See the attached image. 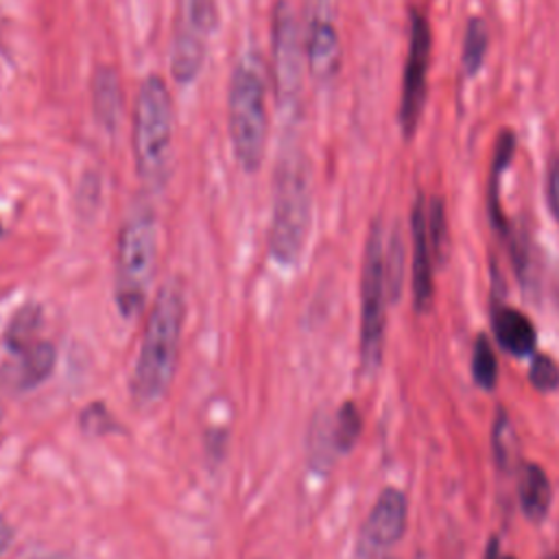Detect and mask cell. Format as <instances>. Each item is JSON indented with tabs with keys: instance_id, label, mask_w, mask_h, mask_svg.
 <instances>
[{
	"instance_id": "cell-1",
	"label": "cell",
	"mask_w": 559,
	"mask_h": 559,
	"mask_svg": "<svg viewBox=\"0 0 559 559\" xmlns=\"http://www.w3.org/2000/svg\"><path fill=\"white\" fill-rule=\"evenodd\" d=\"M183 312L179 286L173 282L164 284L153 299L131 380L133 397L144 406L159 402L170 389L177 367Z\"/></svg>"
},
{
	"instance_id": "cell-2",
	"label": "cell",
	"mask_w": 559,
	"mask_h": 559,
	"mask_svg": "<svg viewBox=\"0 0 559 559\" xmlns=\"http://www.w3.org/2000/svg\"><path fill=\"white\" fill-rule=\"evenodd\" d=\"M312 188L308 162L297 151L280 157L273 179V214L269 251L280 264H295L308 238Z\"/></svg>"
},
{
	"instance_id": "cell-3",
	"label": "cell",
	"mask_w": 559,
	"mask_h": 559,
	"mask_svg": "<svg viewBox=\"0 0 559 559\" xmlns=\"http://www.w3.org/2000/svg\"><path fill=\"white\" fill-rule=\"evenodd\" d=\"M227 120L236 162L247 173L258 170L264 157L269 118L262 70L253 57L240 61L231 74Z\"/></svg>"
},
{
	"instance_id": "cell-4",
	"label": "cell",
	"mask_w": 559,
	"mask_h": 559,
	"mask_svg": "<svg viewBox=\"0 0 559 559\" xmlns=\"http://www.w3.org/2000/svg\"><path fill=\"white\" fill-rule=\"evenodd\" d=\"M173 144L170 94L159 76H146L140 85L133 111V155L146 186L166 181Z\"/></svg>"
},
{
	"instance_id": "cell-5",
	"label": "cell",
	"mask_w": 559,
	"mask_h": 559,
	"mask_svg": "<svg viewBox=\"0 0 559 559\" xmlns=\"http://www.w3.org/2000/svg\"><path fill=\"white\" fill-rule=\"evenodd\" d=\"M157 262V229L148 212L133 214L118 236L116 249V301L124 317L133 319L146 304V293Z\"/></svg>"
},
{
	"instance_id": "cell-6",
	"label": "cell",
	"mask_w": 559,
	"mask_h": 559,
	"mask_svg": "<svg viewBox=\"0 0 559 559\" xmlns=\"http://www.w3.org/2000/svg\"><path fill=\"white\" fill-rule=\"evenodd\" d=\"M384 229L376 221L371 225L360 282V362L367 373L376 371L384 347Z\"/></svg>"
},
{
	"instance_id": "cell-7",
	"label": "cell",
	"mask_w": 559,
	"mask_h": 559,
	"mask_svg": "<svg viewBox=\"0 0 559 559\" xmlns=\"http://www.w3.org/2000/svg\"><path fill=\"white\" fill-rule=\"evenodd\" d=\"M273 63L271 76L280 109H293L299 103L301 76H304V46L299 37V24L293 9L280 0L273 9L271 22Z\"/></svg>"
},
{
	"instance_id": "cell-8",
	"label": "cell",
	"mask_w": 559,
	"mask_h": 559,
	"mask_svg": "<svg viewBox=\"0 0 559 559\" xmlns=\"http://www.w3.org/2000/svg\"><path fill=\"white\" fill-rule=\"evenodd\" d=\"M430 61V26L417 11L411 13V41L404 61L402 96H400V129L406 138H413L426 100V76Z\"/></svg>"
},
{
	"instance_id": "cell-9",
	"label": "cell",
	"mask_w": 559,
	"mask_h": 559,
	"mask_svg": "<svg viewBox=\"0 0 559 559\" xmlns=\"http://www.w3.org/2000/svg\"><path fill=\"white\" fill-rule=\"evenodd\" d=\"M411 231H413V299H415V308L424 312L432 304V264L437 260V253L428 234L426 203L421 197H417L413 207Z\"/></svg>"
},
{
	"instance_id": "cell-10",
	"label": "cell",
	"mask_w": 559,
	"mask_h": 559,
	"mask_svg": "<svg viewBox=\"0 0 559 559\" xmlns=\"http://www.w3.org/2000/svg\"><path fill=\"white\" fill-rule=\"evenodd\" d=\"M306 61L310 74L319 83H328L336 76L338 66H341V41L336 35L334 24L317 15L308 24V35H306Z\"/></svg>"
},
{
	"instance_id": "cell-11",
	"label": "cell",
	"mask_w": 559,
	"mask_h": 559,
	"mask_svg": "<svg viewBox=\"0 0 559 559\" xmlns=\"http://www.w3.org/2000/svg\"><path fill=\"white\" fill-rule=\"evenodd\" d=\"M406 528V498L400 489H384L376 500L367 524L365 535L376 546L395 544Z\"/></svg>"
},
{
	"instance_id": "cell-12",
	"label": "cell",
	"mask_w": 559,
	"mask_h": 559,
	"mask_svg": "<svg viewBox=\"0 0 559 559\" xmlns=\"http://www.w3.org/2000/svg\"><path fill=\"white\" fill-rule=\"evenodd\" d=\"M17 356H20L17 365L9 369L11 371L9 384L15 391H28L41 384L50 376L57 362V349L48 341H35L26 349H22Z\"/></svg>"
},
{
	"instance_id": "cell-13",
	"label": "cell",
	"mask_w": 559,
	"mask_h": 559,
	"mask_svg": "<svg viewBox=\"0 0 559 559\" xmlns=\"http://www.w3.org/2000/svg\"><path fill=\"white\" fill-rule=\"evenodd\" d=\"M493 332L498 343L513 356H528L535 347V328L528 317L515 308L500 306L493 310Z\"/></svg>"
},
{
	"instance_id": "cell-14",
	"label": "cell",
	"mask_w": 559,
	"mask_h": 559,
	"mask_svg": "<svg viewBox=\"0 0 559 559\" xmlns=\"http://www.w3.org/2000/svg\"><path fill=\"white\" fill-rule=\"evenodd\" d=\"M518 493H520V507L528 520L539 522L546 518L552 500V489L546 472L539 465L526 463L522 467Z\"/></svg>"
},
{
	"instance_id": "cell-15",
	"label": "cell",
	"mask_w": 559,
	"mask_h": 559,
	"mask_svg": "<svg viewBox=\"0 0 559 559\" xmlns=\"http://www.w3.org/2000/svg\"><path fill=\"white\" fill-rule=\"evenodd\" d=\"M203 59H205V37L181 26L170 52V72L175 81L179 83L194 81L197 74L201 72Z\"/></svg>"
},
{
	"instance_id": "cell-16",
	"label": "cell",
	"mask_w": 559,
	"mask_h": 559,
	"mask_svg": "<svg viewBox=\"0 0 559 559\" xmlns=\"http://www.w3.org/2000/svg\"><path fill=\"white\" fill-rule=\"evenodd\" d=\"M92 96H94V114H96L98 122L103 127H107L109 131L116 129V122H118V116L122 109L120 81H118L116 70H111L107 66L96 70Z\"/></svg>"
},
{
	"instance_id": "cell-17",
	"label": "cell",
	"mask_w": 559,
	"mask_h": 559,
	"mask_svg": "<svg viewBox=\"0 0 559 559\" xmlns=\"http://www.w3.org/2000/svg\"><path fill=\"white\" fill-rule=\"evenodd\" d=\"M41 306L37 304H24L9 321L4 343L13 354H20L28 345L35 343V334L41 325Z\"/></svg>"
},
{
	"instance_id": "cell-18",
	"label": "cell",
	"mask_w": 559,
	"mask_h": 559,
	"mask_svg": "<svg viewBox=\"0 0 559 559\" xmlns=\"http://www.w3.org/2000/svg\"><path fill=\"white\" fill-rule=\"evenodd\" d=\"M360 428H362V419H360V413H358L356 404L354 402H345L336 411V417H334V421L330 426L334 450L336 452L352 450L356 439H358V435H360Z\"/></svg>"
},
{
	"instance_id": "cell-19",
	"label": "cell",
	"mask_w": 559,
	"mask_h": 559,
	"mask_svg": "<svg viewBox=\"0 0 559 559\" xmlns=\"http://www.w3.org/2000/svg\"><path fill=\"white\" fill-rule=\"evenodd\" d=\"M487 44H489L487 24L480 17H469L465 28V41H463V68L467 74H476L478 68L483 66Z\"/></svg>"
},
{
	"instance_id": "cell-20",
	"label": "cell",
	"mask_w": 559,
	"mask_h": 559,
	"mask_svg": "<svg viewBox=\"0 0 559 559\" xmlns=\"http://www.w3.org/2000/svg\"><path fill=\"white\" fill-rule=\"evenodd\" d=\"M472 373L474 380L480 389H493L496 384V373H498V365L493 358V349L487 341V336H478L474 343V352H472Z\"/></svg>"
},
{
	"instance_id": "cell-21",
	"label": "cell",
	"mask_w": 559,
	"mask_h": 559,
	"mask_svg": "<svg viewBox=\"0 0 559 559\" xmlns=\"http://www.w3.org/2000/svg\"><path fill=\"white\" fill-rule=\"evenodd\" d=\"M216 26V0H186L183 28L207 37Z\"/></svg>"
},
{
	"instance_id": "cell-22",
	"label": "cell",
	"mask_w": 559,
	"mask_h": 559,
	"mask_svg": "<svg viewBox=\"0 0 559 559\" xmlns=\"http://www.w3.org/2000/svg\"><path fill=\"white\" fill-rule=\"evenodd\" d=\"M528 378L537 391H542V393L555 391L559 386V367L555 365V360L550 356L537 354L531 362Z\"/></svg>"
},
{
	"instance_id": "cell-23",
	"label": "cell",
	"mask_w": 559,
	"mask_h": 559,
	"mask_svg": "<svg viewBox=\"0 0 559 559\" xmlns=\"http://www.w3.org/2000/svg\"><path fill=\"white\" fill-rule=\"evenodd\" d=\"M493 450H496V459L500 461V465H509L513 459V432L509 426V419L504 413H500L498 421H496V430H493Z\"/></svg>"
},
{
	"instance_id": "cell-24",
	"label": "cell",
	"mask_w": 559,
	"mask_h": 559,
	"mask_svg": "<svg viewBox=\"0 0 559 559\" xmlns=\"http://www.w3.org/2000/svg\"><path fill=\"white\" fill-rule=\"evenodd\" d=\"M81 426H83V430L100 435V432L114 430V419L109 417V413H107V408L103 404H94V406L83 411Z\"/></svg>"
},
{
	"instance_id": "cell-25",
	"label": "cell",
	"mask_w": 559,
	"mask_h": 559,
	"mask_svg": "<svg viewBox=\"0 0 559 559\" xmlns=\"http://www.w3.org/2000/svg\"><path fill=\"white\" fill-rule=\"evenodd\" d=\"M548 203L559 223V164L552 166L550 177H548Z\"/></svg>"
},
{
	"instance_id": "cell-26",
	"label": "cell",
	"mask_w": 559,
	"mask_h": 559,
	"mask_svg": "<svg viewBox=\"0 0 559 559\" xmlns=\"http://www.w3.org/2000/svg\"><path fill=\"white\" fill-rule=\"evenodd\" d=\"M11 542H13V528L4 518H0V555L9 548Z\"/></svg>"
},
{
	"instance_id": "cell-27",
	"label": "cell",
	"mask_w": 559,
	"mask_h": 559,
	"mask_svg": "<svg viewBox=\"0 0 559 559\" xmlns=\"http://www.w3.org/2000/svg\"><path fill=\"white\" fill-rule=\"evenodd\" d=\"M485 559H498V539H491L487 546V557Z\"/></svg>"
},
{
	"instance_id": "cell-28",
	"label": "cell",
	"mask_w": 559,
	"mask_h": 559,
	"mask_svg": "<svg viewBox=\"0 0 559 559\" xmlns=\"http://www.w3.org/2000/svg\"><path fill=\"white\" fill-rule=\"evenodd\" d=\"M0 419H2V408H0Z\"/></svg>"
},
{
	"instance_id": "cell-29",
	"label": "cell",
	"mask_w": 559,
	"mask_h": 559,
	"mask_svg": "<svg viewBox=\"0 0 559 559\" xmlns=\"http://www.w3.org/2000/svg\"><path fill=\"white\" fill-rule=\"evenodd\" d=\"M504 559H513V557H504Z\"/></svg>"
},
{
	"instance_id": "cell-30",
	"label": "cell",
	"mask_w": 559,
	"mask_h": 559,
	"mask_svg": "<svg viewBox=\"0 0 559 559\" xmlns=\"http://www.w3.org/2000/svg\"><path fill=\"white\" fill-rule=\"evenodd\" d=\"M550 559H559V557H550Z\"/></svg>"
}]
</instances>
